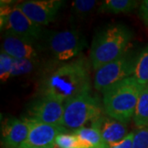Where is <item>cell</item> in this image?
<instances>
[{
	"mask_svg": "<svg viewBox=\"0 0 148 148\" xmlns=\"http://www.w3.org/2000/svg\"><path fill=\"white\" fill-rule=\"evenodd\" d=\"M143 87L133 77H129L104 91L103 110L106 116L126 123L133 118Z\"/></svg>",
	"mask_w": 148,
	"mask_h": 148,
	"instance_id": "3",
	"label": "cell"
},
{
	"mask_svg": "<svg viewBox=\"0 0 148 148\" xmlns=\"http://www.w3.org/2000/svg\"><path fill=\"white\" fill-rule=\"evenodd\" d=\"M14 58L3 51L0 52V79L2 82H6L11 78Z\"/></svg>",
	"mask_w": 148,
	"mask_h": 148,
	"instance_id": "20",
	"label": "cell"
},
{
	"mask_svg": "<svg viewBox=\"0 0 148 148\" xmlns=\"http://www.w3.org/2000/svg\"><path fill=\"white\" fill-rule=\"evenodd\" d=\"M96 4L95 0H76L72 3V12L76 16H85L93 11Z\"/></svg>",
	"mask_w": 148,
	"mask_h": 148,
	"instance_id": "21",
	"label": "cell"
},
{
	"mask_svg": "<svg viewBox=\"0 0 148 148\" xmlns=\"http://www.w3.org/2000/svg\"><path fill=\"white\" fill-rule=\"evenodd\" d=\"M27 120L30 125L29 133L19 148H53L57 137L67 130L63 126L42 123L28 119Z\"/></svg>",
	"mask_w": 148,
	"mask_h": 148,
	"instance_id": "10",
	"label": "cell"
},
{
	"mask_svg": "<svg viewBox=\"0 0 148 148\" xmlns=\"http://www.w3.org/2000/svg\"><path fill=\"white\" fill-rule=\"evenodd\" d=\"M1 29L34 43H38L44 36L42 27L31 21L16 5L1 6Z\"/></svg>",
	"mask_w": 148,
	"mask_h": 148,
	"instance_id": "6",
	"label": "cell"
},
{
	"mask_svg": "<svg viewBox=\"0 0 148 148\" xmlns=\"http://www.w3.org/2000/svg\"><path fill=\"white\" fill-rule=\"evenodd\" d=\"M39 64L38 58H14L11 78L32 73L37 69Z\"/></svg>",
	"mask_w": 148,
	"mask_h": 148,
	"instance_id": "18",
	"label": "cell"
},
{
	"mask_svg": "<svg viewBox=\"0 0 148 148\" xmlns=\"http://www.w3.org/2000/svg\"><path fill=\"white\" fill-rule=\"evenodd\" d=\"M132 148H148V127L134 131Z\"/></svg>",
	"mask_w": 148,
	"mask_h": 148,
	"instance_id": "22",
	"label": "cell"
},
{
	"mask_svg": "<svg viewBox=\"0 0 148 148\" xmlns=\"http://www.w3.org/2000/svg\"><path fill=\"white\" fill-rule=\"evenodd\" d=\"M140 3L141 2L135 0H106L101 3L98 12L112 14L129 13L137 8Z\"/></svg>",
	"mask_w": 148,
	"mask_h": 148,
	"instance_id": "14",
	"label": "cell"
},
{
	"mask_svg": "<svg viewBox=\"0 0 148 148\" xmlns=\"http://www.w3.org/2000/svg\"><path fill=\"white\" fill-rule=\"evenodd\" d=\"M64 3L62 0H30L16 7L34 23L44 27L54 21Z\"/></svg>",
	"mask_w": 148,
	"mask_h": 148,
	"instance_id": "9",
	"label": "cell"
},
{
	"mask_svg": "<svg viewBox=\"0 0 148 148\" xmlns=\"http://www.w3.org/2000/svg\"><path fill=\"white\" fill-rule=\"evenodd\" d=\"M55 146L58 148H91L83 143L73 132L60 133L55 140Z\"/></svg>",
	"mask_w": 148,
	"mask_h": 148,
	"instance_id": "19",
	"label": "cell"
},
{
	"mask_svg": "<svg viewBox=\"0 0 148 148\" xmlns=\"http://www.w3.org/2000/svg\"><path fill=\"white\" fill-rule=\"evenodd\" d=\"M91 126L97 127L100 130L102 139L106 145L118 143L127 137L129 133L126 123L104 115L93 122Z\"/></svg>",
	"mask_w": 148,
	"mask_h": 148,
	"instance_id": "13",
	"label": "cell"
},
{
	"mask_svg": "<svg viewBox=\"0 0 148 148\" xmlns=\"http://www.w3.org/2000/svg\"><path fill=\"white\" fill-rule=\"evenodd\" d=\"M64 113L63 102L41 96L31 104L26 118L42 123L63 126Z\"/></svg>",
	"mask_w": 148,
	"mask_h": 148,
	"instance_id": "8",
	"label": "cell"
},
{
	"mask_svg": "<svg viewBox=\"0 0 148 148\" xmlns=\"http://www.w3.org/2000/svg\"><path fill=\"white\" fill-rule=\"evenodd\" d=\"M30 130L27 118H9L2 123L1 143L4 148H19L27 140Z\"/></svg>",
	"mask_w": 148,
	"mask_h": 148,
	"instance_id": "11",
	"label": "cell"
},
{
	"mask_svg": "<svg viewBox=\"0 0 148 148\" xmlns=\"http://www.w3.org/2000/svg\"><path fill=\"white\" fill-rule=\"evenodd\" d=\"M132 33L123 24L108 26L98 32L90 46V62L95 72L127 52Z\"/></svg>",
	"mask_w": 148,
	"mask_h": 148,
	"instance_id": "2",
	"label": "cell"
},
{
	"mask_svg": "<svg viewBox=\"0 0 148 148\" xmlns=\"http://www.w3.org/2000/svg\"><path fill=\"white\" fill-rule=\"evenodd\" d=\"M138 16L144 25L148 27V0L141 2L138 8Z\"/></svg>",
	"mask_w": 148,
	"mask_h": 148,
	"instance_id": "24",
	"label": "cell"
},
{
	"mask_svg": "<svg viewBox=\"0 0 148 148\" xmlns=\"http://www.w3.org/2000/svg\"><path fill=\"white\" fill-rule=\"evenodd\" d=\"M132 77L143 87L148 86V45L137 56Z\"/></svg>",
	"mask_w": 148,
	"mask_h": 148,
	"instance_id": "15",
	"label": "cell"
},
{
	"mask_svg": "<svg viewBox=\"0 0 148 148\" xmlns=\"http://www.w3.org/2000/svg\"><path fill=\"white\" fill-rule=\"evenodd\" d=\"M73 132L90 147L105 148L106 147L100 130L94 126L81 127L76 131H73Z\"/></svg>",
	"mask_w": 148,
	"mask_h": 148,
	"instance_id": "17",
	"label": "cell"
},
{
	"mask_svg": "<svg viewBox=\"0 0 148 148\" xmlns=\"http://www.w3.org/2000/svg\"><path fill=\"white\" fill-rule=\"evenodd\" d=\"M136 58L127 51L120 58L97 69L93 81L95 90L103 93L113 85L132 77Z\"/></svg>",
	"mask_w": 148,
	"mask_h": 148,
	"instance_id": "7",
	"label": "cell"
},
{
	"mask_svg": "<svg viewBox=\"0 0 148 148\" xmlns=\"http://www.w3.org/2000/svg\"><path fill=\"white\" fill-rule=\"evenodd\" d=\"M1 51L8 53L16 59L38 58L40 48L37 43L28 41L11 33L5 32Z\"/></svg>",
	"mask_w": 148,
	"mask_h": 148,
	"instance_id": "12",
	"label": "cell"
},
{
	"mask_svg": "<svg viewBox=\"0 0 148 148\" xmlns=\"http://www.w3.org/2000/svg\"><path fill=\"white\" fill-rule=\"evenodd\" d=\"M132 120L138 128L148 127V86L139 95Z\"/></svg>",
	"mask_w": 148,
	"mask_h": 148,
	"instance_id": "16",
	"label": "cell"
},
{
	"mask_svg": "<svg viewBox=\"0 0 148 148\" xmlns=\"http://www.w3.org/2000/svg\"><path fill=\"white\" fill-rule=\"evenodd\" d=\"M91 83L89 65L79 58L64 63L45 77L41 82L42 97L65 103L82 93L90 91Z\"/></svg>",
	"mask_w": 148,
	"mask_h": 148,
	"instance_id": "1",
	"label": "cell"
},
{
	"mask_svg": "<svg viewBox=\"0 0 148 148\" xmlns=\"http://www.w3.org/2000/svg\"><path fill=\"white\" fill-rule=\"evenodd\" d=\"M133 137H134V131L129 132L127 137H125L123 140L118 143L110 145H106L105 148H132Z\"/></svg>",
	"mask_w": 148,
	"mask_h": 148,
	"instance_id": "23",
	"label": "cell"
},
{
	"mask_svg": "<svg viewBox=\"0 0 148 148\" xmlns=\"http://www.w3.org/2000/svg\"><path fill=\"white\" fill-rule=\"evenodd\" d=\"M46 43L51 54L62 62L75 59L86 46L85 37L76 30L50 32Z\"/></svg>",
	"mask_w": 148,
	"mask_h": 148,
	"instance_id": "5",
	"label": "cell"
},
{
	"mask_svg": "<svg viewBox=\"0 0 148 148\" xmlns=\"http://www.w3.org/2000/svg\"><path fill=\"white\" fill-rule=\"evenodd\" d=\"M102 106L99 99L91 92L77 95L64 103L63 127L76 131L102 116Z\"/></svg>",
	"mask_w": 148,
	"mask_h": 148,
	"instance_id": "4",
	"label": "cell"
}]
</instances>
